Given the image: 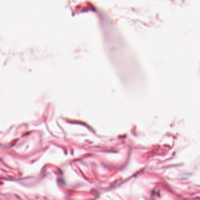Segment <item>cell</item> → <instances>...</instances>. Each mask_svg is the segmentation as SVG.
I'll use <instances>...</instances> for the list:
<instances>
[]
</instances>
